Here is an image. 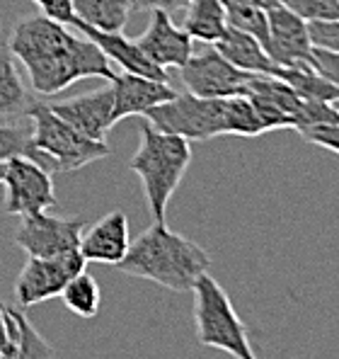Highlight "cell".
<instances>
[{
	"instance_id": "obj_31",
	"label": "cell",
	"mask_w": 339,
	"mask_h": 359,
	"mask_svg": "<svg viewBox=\"0 0 339 359\" xmlns=\"http://www.w3.org/2000/svg\"><path fill=\"white\" fill-rule=\"evenodd\" d=\"M189 0H129L131 13H153V10H162L167 15L184 13Z\"/></svg>"
},
{
	"instance_id": "obj_3",
	"label": "cell",
	"mask_w": 339,
	"mask_h": 359,
	"mask_svg": "<svg viewBox=\"0 0 339 359\" xmlns=\"http://www.w3.org/2000/svg\"><path fill=\"white\" fill-rule=\"evenodd\" d=\"M192 163V146L187 139L155 129L151 121L141 126V141L129 168L141 177L146 204L153 221H165L167 204L177 192L184 172Z\"/></svg>"
},
{
	"instance_id": "obj_16",
	"label": "cell",
	"mask_w": 339,
	"mask_h": 359,
	"mask_svg": "<svg viewBox=\"0 0 339 359\" xmlns=\"http://www.w3.org/2000/svg\"><path fill=\"white\" fill-rule=\"evenodd\" d=\"M73 27H78L88 36L90 41L102 49V54L107 56L109 61H114L121 71L126 73H136V76H146L153 78V81H170V73L162 71L160 66H155L146 54L141 51V46L136 44V39H129L124 36V32H107V29H97V27H90L88 22L78 20Z\"/></svg>"
},
{
	"instance_id": "obj_29",
	"label": "cell",
	"mask_w": 339,
	"mask_h": 359,
	"mask_svg": "<svg viewBox=\"0 0 339 359\" xmlns=\"http://www.w3.org/2000/svg\"><path fill=\"white\" fill-rule=\"evenodd\" d=\"M32 3L39 8V13L44 15V18L54 20V22H61V25H76L78 22L73 0H32Z\"/></svg>"
},
{
	"instance_id": "obj_14",
	"label": "cell",
	"mask_w": 339,
	"mask_h": 359,
	"mask_svg": "<svg viewBox=\"0 0 339 359\" xmlns=\"http://www.w3.org/2000/svg\"><path fill=\"white\" fill-rule=\"evenodd\" d=\"M131 233L129 219L124 211H109L83 231L78 252L85 262H102V265H119L129 252Z\"/></svg>"
},
{
	"instance_id": "obj_10",
	"label": "cell",
	"mask_w": 339,
	"mask_h": 359,
	"mask_svg": "<svg viewBox=\"0 0 339 359\" xmlns=\"http://www.w3.org/2000/svg\"><path fill=\"white\" fill-rule=\"evenodd\" d=\"M85 265L88 262L78 250L56 257H29V262L15 279V299L20 309H29L41 301L61 297L63 287L78 272H83Z\"/></svg>"
},
{
	"instance_id": "obj_23",
	"label": "cell",
	"mask_w": 339,
	"mask_h": 359,
	"mask_svg": "<svg viewBox=\"0 0 339 359\" xmlns=\"http://www.w3.org/2000/svg\"><path fill=\"white\" fill-rule=\"evenodd\" d=\"M61 299L71 313L81 316V318H95L99 304H102V289H99L97 279L88 269H83L63 287Z\"/></svg>"
},
{
	"instance_id": "obj_2",
	"label": "cell",
	"mask_w": 339,
	"mask_h": 359,
	"mask_svg": "<svg viewBox=\"0 0 339 359\" xmlns=\"http://www.w3.org/2000/svg\"><path fill=\"white\" fill-rule=\"evenodd\" d=\"M129 277L148 279L170 292H192L201 274L209 272L211 257L199 243L167 229L165 221H153L116 265Z\"/></svg>"
},
{
	"instance_id": "obj_11",
	"label": "cell",
	"mask_w": 339,
	"mask_h": 359,
	"mask_svg": "<svg viewBox=\"0 0 339 359\" xmlns=\"http://www.w3.org/2000/svg\"><path fill=\"white\" fill-rule=\"evenodd\" d=\"M264 49L279 68L310 63L312 39L308 22L284 5L267 10V44H264Z\"/></svg>"
},
{
	"instance_id": "obj_6",
	"label": "cell",
	"mask_w": 339,
	"mask_h": 359,
	"mask_svg": "<svg viewBox=\"0 0 339 359\" xmlns=\"http://www.w3.org/2000/svg\"><path fill=\"white\" fill-rule=\"evenodd\" d=\"M155 129L192 141H209L228 136V97H199L177 93L172 100L151 107L146 114Z\"/></svg>"
},
{
	"instance_id": "obj_24",
	"label": "cell",
	"mask_w": 339,
	"mask_h": 359,
	"mask_svg": "<svg viewBox=\"0 0 339 359\" xmlns=\"http://www.w3.org/2000/svg\"><path fill=\"white\" fill-rule=\"evenodd\" d=\"M226 10L228 27L242 29L247 34L257 36L262 41V46L267 44V13L257 5H252L250 0H221Z\"/></svg>"
},
{
	"instance_id": "obj_18",
	"label": "cell",
	"mask_w": 339,
	"mask_h": 359,
	"mask_svg": "<svg viewBox=\"0 0 339 359\" xmlns=\"http://www.w3.org/2000/svg\"><path fill=\"white\" fill-rule=\"evenodd\" d=\"M214 46L233 63V66L242 68V71L259 73V76H277L279 66L269 59L262 41H259L257 36L247 34V32L226 27L223 34L214 41Z\"/></svg>"
},
{
	"instance_id": "obj_27",
	"label": "cell",
	"mask_w": 339,
	"mask_h": 359,
	"mask_svg": "<svg viewBox=\"0 0 339 359\" xmlns=\"http://www.w3.org/2000/svg\"><path fill=\"white\" fill-rule=\"evenodd\" d=\"M308 144H315L325 151H332L339 156V121H327V124H312L298 131Z\"/></svg>"
},
{
	"instance_id": "obj_33",
	"label": "cell",
	"mask_w": 339,
	"mask_h": 359,
	"mask_svg": "<svg viewBox=\"0 0 339 359\" xmlns=\"http://www.w3.org/2000/svg\"><path fill=\"white\" fill-rule=\"evenodd\" d=\"M250 3L257 5V8H262L264 13H267V10H272V8H277V5H282L279 0H250Z\"/></svg>"
},
{
	"instance_id": "obj_12",
	"label": "cell",
	"mask_w": 339,
	"mask_h": 359,
	"mask_svg": "<svg viewBox=\"0 0 339 359\" xmlns=\"http://www.w3.org/2000/svg\"><path fill=\"white\" fill-rule=\"evenodd\" d=\"M49 109L61 117L63 121L85 134L88 139L107 141L109 129L116 124L114 121V95L112 86L97 88L92 93L78 95V97L63 100V102H46Z\"/></svg>"
},
{
	"instance_id": "obj_15",
	"label": "cell",
	"mask_w": 339,
	"mask_h": 359,
	"mask_svg": "<svg viewBox=\"0 0 339 359\" xmlns=\"http://www.w3.org/2000/svg\"><path fill=\"white\" fill-rule=\"evenodd\" d=\"M114 95V121H121L134 114H146L151 107L162 104L177 95V90L170 88L165 81H153L146 76H136V73H114L109 81Z\"/></svg>"
},
{
	"instance_id": "obj_35",
	"label": "cell",
	"mask_w": 339,
	"mask_h": 359,
	"mask_svg": "<svg viewBox=\"0 0 339 359\" xmlns=\"http://www.w3.org/2000/svg\"><path fill=\"white\" fill-rule=\"evenodd\" d=\"M332 107H335V109H337V112H339V97L335 100V102H332Z\"/></svg>"
},
{
	"instance_id": "obj_17",
	"label": "cell",
	"mask_w": 339,
	"mask_h": 359,
	"mask_svg": "<svg viewBox=\"0 0 339 359\" xmlns=\"http://www.w3.org/2000/svg\"><path fill=\"white\" fill-rule=\"evenodd\" d=\"M34 102V95L25 88L15 56L8 46V39L0 36V121L22 124V119H29Z\"/></svg>"
},
{
	"instance_id": "obj_7",
	"label": "cell",
	"mask_w": 339,
	"mask_h": 359,
	"mask_svg": "<svg viewBox=\"0 0 339 359\" xmlns=\"http://www.w3.org/2000/svg\"><path fill=\"white\" fill-rule=\"evenodd\" d=\"M46 168L27 156H13L5 161L3 187H5V214L32 216L56 207L54 180Z\"/></svg>"
},
{
	"instance_id": "obj_26",
	"label": "cell",
	"mask_w": 339,
	"mask_h": 359,
	"mask_svg": "<svg viewBox=\"0 0 339 359\" xmlns=\"http://www.w3.org/2000/svg\"><path fill=\"white\" fill-rule=\"evenodd\" d=\"M279 3L308 25L339 20V0H279Z\"/></svg>"
},
{
	"instance_id": "obj_20",
	"label": "cell",
	"mask_w": 339,
	"mask_h": 359,
	"mask_svg": "<svg viewBox=\"0 0 339 359\" xmlns=\"http://www.w3.org/2000/svg\"><path fill=\"white\" fill-rule=\"evenodd\" d=\"M184 29L194 41L214 44L228 27L226 10L221 0H189L184 10Z\"/></svg>"
},
{
	"instance_id": "obj_19",
	"label": "cell",
	"mask_w": 339,
	"mask_h": 359,
	"mask_svg": "<svg viewBox=\"0 0 339 359\" xmlns=\"http://www.w3.org/2000/svg\"><path fill=\"white\" fill-rule=\"evenodd\" d=\"M3 313H5V325L10 330V337L15 342L13 359H54L51 345L29 323V318L22 313V309L3 304Z\"/></svg>"
},
{
	"instance_id": "obj_22",
	"label": "cell",
	"mask_w": 339,
	"mask_h": 359,
	"mask_svg": "<svg viewBox=\"0 0 339 359\" xmlns=\"http://www.w3.org/2000/svg\"><path fill=\"white\" fill-rule=\"evenodd\" d=\"M78 20L90 27L119 32L129 20V0H73Z\"/></svg>"
},
{
	"instance_id": "obj_8",
	"label": "cell",
	"mask_w": 339,
	"mask_h": 359,
	"mask_svg": "<svg viewBox=\"0 0 339 359\" xmlns=\"http://www.w3.org/2000/svg\"><path fill=\"white\" fill-rule=\"evenodd\" d=\"M88 226L83 216H51L49 211L22 216L13 243L29 257H56L76 252Z\"/></svg>"
},
{
	"instance_id": "obj_9",
	"label": "cell",
	"mask_w": 339,
	"mask_h": 359,
	"mask_svg": "<svg viewBox=\"0 0 339 359\" xmlns=\"http://www.w3.org/2000/svg\"><path fill=\"white\" fill-rule=\"evenodd\" d=\"M257 73H247L233 66L216 46H206L194 51L189 61L179 68L187 93L199 97H230V95H245L250 81Z\"/></svg>"
},
{
	"instance_id": "obj_25",
	"label": "cell",
	"mask_w": 339,
	"mask_h": 359,
	"mask_svg": "<svg viewBox=\"0 0 339 359\" xmlns=\"http://www.w3.org/2000/svg\"><path fill=\"white\" fill-rule=\"evenodd\" d=\"M13 156H27L34 163H39V153L32 144V126L0 121V163Z\"/></svg>"
},
{
	"instance_id": "obj_32",
	"label": "cell",
	"mask_w": 339,
	"mask_h": 359,
	"mask_svg": "<svg viewBox=\"0 0 339 359\" xmlns=\"http://www.w3.org/2000/svg\"><path fill=\"white\" fill-rule=\"evenodd\" d=\"M13 345V337H10V330L5 325V313H3V301H0V350Z\"/></svg>"
},
{
	"instance_id": "obj_13",
	"label": "cell",
	"mask_w": 339,
	"mask_h": 359,
	"mask_svg": "<svg viewBox=\"0 0 339 359\" xmlns=\"http://www.w3.org/2000/svg\"><path fill=\"white\" fill-rule=\"evenodd\" d=\"M136 44L162 71L182 68L194 54V39L187 34V29L172 22V15L162 13V10H153L151 25L136 39Z\"/></svg>"
},
{
	"instance_id": "obj_34",
	"label": "cell",
	"mask_w": 339,
	"mask_h": 359,
	"mask_svg": "<svg viewBox=\"0 0 339 359\" xmlns=\"http://www.w3.org/2000/svg\"><path fill=\"white\" fill-rule=\"evenodd\" d=\"M3 170H5V163H0V182H3Z\"/></svg>"
},
{
	"instance_id": "obj_1",
	"label": "cell",
	"mask_w": 339,
	"mask_h": 359,
	"mask_svg": "<svg viewBox=\"0 0 339 359\" xmlns=\"http://www.w3.org/2000/svg\"><path fill=\"white\" fill-rule=\"evenodd\" d=\"M8 46L27 71L32 90L44 97L63 93L83 78H114L112 61L95 41L73 34L68 25L54 22L41 13L18 20Z\"/></svg>"
},
{
	"instance_id": "obj_28",
	"label": "cell",
	"mask_w": 339,
	"mask_h": 359,
	"mask_svg": "<svg viewBox=\"0 0 339 359\" xmlns=\"http://www.w3.org/2000/svg\"><path fill=\"white\" fill-rule=\"evenodd\" d=\"M310 66L315 68L327 83L339 88V49H320V46H312Z\"/></svg>"
},
{
	"instance_id": "obj_30",
	"label": "cell",
	"mask_w": 339,
	"mask_h": 359,
	"mask_svg": "<svg viewBox=\"0 0 339 359\" xmlns=\"http://www.w3.org/2000/svg\"><path fill=\"white\" fill-rule=\"evenodd\" d=\"M312 46L320 49H339V20L335 22H310Z\"/></svg>"
},
{
	"instance_id": "obj_21",
	"label": "cell",
	"mask_w": 339,
	"mask_h": 359,
	"mask_svg": "<svg viewBox=\"0 0 339 359\" xmlns=\"http://www.w3.org/2000/svg\"><path fill=\"white\" fill-rule=\"evenodd\" d=\"M277 78L289 83V86L305 100L332 104L339 97V88L327 83L310 63H296V66H289V68H277Z\"/></svg>"
},
{
	"instance_id": "obj_5",
	"label": "cell",
	"mask_w": 339,
	"mask_h": 359,
	"mask_svg": "<svg viewBox=\"0 0 339 359\" xmlns=\"http://www.w3.org/2000/svg\"><path fill=\"white\" fill-rule=\"evenodd\" d=\"M192 294L197 340L201 345L226 352L233 359H257L247 328L237 316L230 297L209 272L197 279Z\"/></svg>"
},
{
	"instance_id": "obj_4",
	"label": "cell",
	"mask_w": 339,
	"mask_h": 359,
	"mask_svg": "<svg viewBox=\"0 0 339 359\" xmlns=\"http://www.w3.org/2000/svg\"><path fill=\"white\" fill-rule=\"evenodd\" d=\"M32 144L39 153V165L51 175L58 172H76L95 161L109 156L107 141H95L73 129L68 121L56 117L49 104L36 100L29 112Z\"/></svg>"
}]
</instances>
